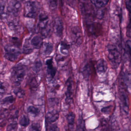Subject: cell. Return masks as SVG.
Masks as SVG:
<instances>
[{
    "mask_svg": "<svg viewBox=\"0 0 131 131\" xmlns=\"http://www.w3.org/2000/svg\"><path fill=\"white\" fill-rule=\"evenodd\" d=\"M75 115L72 112H70L67 116V119L68 123L70 125H73L74 124Z\"/></svg>",
    "mask_w": 131,
    "mask_h": 131,
    "instance_id": "cell-21",
    "label": "cell"
},
{
    "mask_svg": "<svg viewBox=\"0 0 131 131\" xmlns=\"http://www.w3.org/2000/svg\"><path fill=\"white\" fill-rule=\"evenodd\" d=\"M119 98L125 110L127 111L129 105L128 97L127 94L124 90L123 88L120 90Z\"/></svg>",
    "mask_w": 131,
    "mask_h": 131,
    "instance_id": "cell-8",
    "label": "cell"
},
{
    "mask_svg": "<svg viewBox=\"0 0 131 131\" xmlns=\"http://www.w3.org/2000/svg\"><path fill=\"white\" fill-rule=\"evenodd\" d=\"M129 22L127 27V34L128 36H131V14H129Z\"/></svg>",
    "mask_w": 131,
    "mask_h": 131,
    "instance_id": "cell-26",
    "label": "cell"
},
{
    "mask_svg": "<svg viewBox=\"0 0 131 131\" xmlns=\"http://www.w3.org/2000/svg\"><path fill=\"white\" fill-rule=\"evenodd\" d=\"M33 49L31 47L29 43H25L23 48V52L25 54H28L32 52Z\"/></svg>",
    "mask_w": 131,
    "mask_h": 131,
    "instance_id": "cell-24",
    "label": "cell"
},
{
    "mask_svg": "<svg viewBox=\"0 0 131 131\" xmlns=\"http://www.w3.org/2000/svg\"><path fill=\"white\" fill-rule=\"evenodd\" d=\"M123 84L128 87L131 86V75L128 73H124L122 76Z\"/></svg>",
    "mask_w": 131,
    "mask_h": 131,
    "instance_id": "cell-15",
    "label": "cell"
},
{
    "mask_svg": "<svg viewBox=\"0 0 131 131\" xmlns=\"http://www.w3.org/2000/svg\"><path fill=\"white\" fill-rule=\"evenodd\" d=\"M48 18L45 14H41L38 17V27L40 31L44 35L45 32L48 31Z\"/></svg>",
    "mask_w": 131,
    "mask_h": 131,
    "instance_id": "cell-5",
    "label": "cell"
},
{
    "mask_svg": "<svg viewBox=\"0 0 131 131\" xmlns=\"http://www.w3.org/2000/svg\"><path fill=\"white\" fill-rule=\"evenodd\" d=\"M69 48V45L66 43H62L61 45V49L63 51H68Z\"/></svg>",
    "mask_w": 131,
    "mask_h": 131,
    "instance_id": "cell-32",
    "label": "cell"
},
{
    "mask_svg": "<svg viewBox=\"0 0 131 131\" xmlns=\"http://www.w3.org/2000/svg\"><path fill=\"white\" fill-rule=\"evenodd\" d=\"M5 57L6 59L10 61H16L20 56V51L18 48L15 46L12 45L5 46Z\"/></svg>",
    "mask_w": 131,
    "mask_h": 131,
    "instance_id": "cell-2",
    "label": "cell"
},
{
    "mask_svg": "<svg viewBox=\"0 0 131 131\" xmlns=\"http://www.w3.org/2000/svg\"><path fill=\"white\" fill-rule=\"evenodd\" d=\"M67 86V91L66 92V102L69 103L72 100V81L71 78H69L66 82Z\"/></svg>",
    "mask_w": 131,
    "mask_h": 131,
    "instance_id": "cell-9",
    "label": "cell"
},
{
    "mask_svg": "<svg viewBox=\"0 0 131 131\" xmlns=\"http://www.w3.org/2000/svg\"><path fill=\"white\" fill-rule=\"evenodd\" d=\"M28 112L35 116H37L40 113V110L38 108L34 106H30L27 109Z\"/></svg>",
    "mask_w": 131,
    "mask_h": 131,
    "instance_id": "cell-22",
    "label": "cell"
},
{
    "mask_svg": "<svg viewBox=\"0 0 131 131\" xmlns=\"http://www.w3.org/2000/svg\"><path fill=\"white\" fill-rule=\"evenodd\" d=\"M21 7V4L18 1H11L8 3V11L15 15H17Z\"/></svg>",
    "mask_w": 131,
    "mask_h": 131,
    "instance_id": "cell-7",
    "label": "cell"
},
{
    "mask_svg": "<svg viewBox=\"0 0 131 131\" xmlns=\"http://www.w3.org/2000/svg\"><path fill=\"white\" fill-rule=\"evenodd\" d=\"M47 66V74L48 80H51L54 78L56 73L57 69L54 67L53 65L52 59H49L47 60L46 62Z\"/></svg>",
    "mask_w": 131,
    "mask_h": 131,
    "instance_id": "cell-6",
    "label": "cell"
},
{
    "mask_svg": "<svg viewBox=\"0 0 131 131\" xmlns=\"http://www.w3.org/2000/svg\"><path fill=\"white\" fill-rule=\"evenodd\" d=\"M112 108V106H108V107L103 108L102 109V112L105 114H108L111 112Z\"/></svg>",
    "mask_w": 131,
    "mask_h": 131,
    "instance_id": "cell-29",
    "label": "cell"
},
{
    "mask_svg": "<svg viewBox=\"0 0 131 131\" xmlns=\"http://www.w3.org/2000/svg\"><path fill=\"white\" fill-rule=\"evenodd\" d=\"M31 44L34 48L38 49L42 46L43 44V38L40 36L36 35L31 39Z\"/></svg>",
    "mask_w": 131,
    "mask_h": 131,
    "instance_id": "cell-13",
    "label": "cell"
},
{
    "mask_svg": "<svg viewBox=\"0 0 131 131\" xmlns=\"http://www.w3.org/2000/svg\"><path fill=\"white\" fill-rule=\"evenodd\" d=\"M108 57L112 67L117 68L121 62V55L119 51L114 46H108Z\"/></svg>",
    "mask_w": 131,
    "mask_h": 131,
    "instance_id": "cell-1",
    "label": "cell"
},
{
    "mask_svg": "<svg viewBox=\"0 0 131 131\" xmlns=\"http://www.w3.org/2000/svg\"><path fill=\"white\" fill-rule=\"evenodd\" d=\"M54 28L58 36H61L63 30V25L60 18H57L56 19L54 22Z\"/></svg>",
    "mask_w": 131,
    "mask_h": 131,
    "instance_id": "cell-11",
    "label": "cell"
},
{
    "mask_svg": "<svg viewBox=\"0 0 131 131\" xmlns=\"http://www.w3.org/2000/svg\"><path fill=\"white\" fill-rule=\"evenodd\" d=\"M76 131H85L84 121L82 118H80L79 119Z\"/></svg>",
    "mask_w": 131,
    "mask_h": 131,
    "instance_id": "cell-17",
    "label": "cell"
},
{
    "mask_svg": "<svg viewBox=\"0 0 131 131\" xmlns=\"http://www.w3.org/2000/svg\"><path fill=\"white\" fill-rule=\"evenodd\" d=\"M5 7L4 3L0 2V19L6 18L7 17V14L4 12Z\"/></svg>",
    "mask_w": 131,
    "mask_h": 131,
    "instance_id": "cell-23",
    "label": "cell"
},
{
    "mask_svg": "<svg viewBox=\"0 0 131 131\" xmlns=\"http://www.w3.org/2000/svg\"><path fill=\"white\" fill-rule=\"evenodd\" d=\"M14 98L13 96H10L9 97H7L5 98L4 99H3L2 100V104H7V103H10L12 104L14 102Z\"/></svg>",
    "mask_w": 131,
    "mask_h": 131,
    "instance_id": "cell-25",
    "label": "cell"
},
{
    "mask_svg": "<svg viewBox=\"0 0 131 131\" xmlns=\"http://www.w3.org/2000/svg\"><path fill=\"white\" fill-rule=\"evenodd\" d=\"M125 54L128 56L129 58L131 56V41H127L125 43Z\"/></svg>",
    "mask_w": 131,
    "mask_h": 131,
    "instance_id": "cell-19",
    "label": "cell"
},
{
    "mask_svg": "<svg viewBox=\"0 0 131 131\" xmlns=\"http://www.w3.org/2000/svg\"><path fill=\"white\" fill-rule=\"evenodd\" d=\"M92 4L97 8H101L106 6L108 3V1H92Z\"/></svg>",
    "mask_w": 131,
    "mask_h": 131,
    "instance_id": "cell-16",
    "label": "cell"
},
{
    "mask_svg": "<svg viewBox=\"0 0 131 131\" xmlns=\"http://www.w3.org/2000/svg\"><path fill=\"white\" fill-rule=\"evenodd\" d=\"M60 116L59 113L56 110H53L48 112L47 115V119L50 123L54 122L58 119Z\"/></svg>",
    "mask_w": 131,
    "mask_h": 131,
    "instance_id": "cell-14",
    "label": "cell"
},
{
    "mask_svg": "<svg viewBox=\"0 0 131 131\" xmlns=\"http://www.w3.org/2000/svg\"><path fill=\"white\" fill-rule=\"evenodd\" d=\"M126 8L128 10L129 14H131V1H125Z\"/></svg>",
    "mask_w": 131,
    "mask_h": 131,
    "instance_id": "cell-30",
    "label": "cell"
},
{
    "mask_svg": "<svg viewBox=\"0 0 131 131\" xmlns=\"http://www.w3.org/2000/svg\"><path fill=\"white\" fill-rule=\"evenodd\" d=\"M130 65L131 66V56L130 57Z\"/></svg>",
    "mask_w": 131,
    "mask_h": 131,
    "instance_id": "cell-34",
    "label": "cell"
},
{
    "mask_svg": "<svg viewBox=\"0 0 131 131\" xmlns=\"http://www.w3.org/2000/svg\"><path fill=\"white\" fill-rule=\"evenodd\" d=\"M25 75V69L21 65L16 66L12 68L11 77L12 80L15 84H20L23 81Z\"/></svg>",
    "mask_w": 131,
    "mask_h": 131,
    "instance_id": "cell-3",
    "label": "cell"
},
{
    "mask_svg": "<svg viewBox=\"0 0 131 131\" xmlns=\"http://www.w3.org/2000/svg\"><path fill=\"white\" fill-rule=\"evenodd\" d=\"M49 131H60V130L57 126L54 125L51 127Z\"/></svg>",
    "mask_w": 131,
    "mask_h": 131,
    "instance_id": "cell-33",
    "label": "cell"
},
{
    "mask_svg": "<svg viewBox=\"0 0 131 131\" xmlns=\"http://www.w3.org/2000/svg\"><path fill=\"white\" fill-rule=\"evenodd\" d=\"M41 52L45 55L50 54L53 50V46L51 43L45 42L41 46Z\"/></svg>",
    "mask_w": 131,
    "mask_h": 131,
    "instance_id": "cell-10",
    "label": "cell"
},
{
    "mask_svg": "<svg viewBox=\"0 0 131 131\" xmlns=\"http://www.w3.org/2000/svg\"><path fill=\"white\" fill-rule=\"evenodd\" d=\"M15 94L19 98H21L25 95V92L24 90L19 89L16 90L15 92Z\"/></svg>",
    "mask_w": 131,
    "mask_h": 131,
    "instance_id": "cell-27",
    "label": "cell"
},
{
    "mask_svg": "<svg viewBox=\"0 0 131 131\" xmlns=\"http://www.w3.org/2000/svg\"><path fill=\"white\" fill-rule=\"evenodd\" d=\"M41 125L38 123L32 124L29 128V131H41Z\"/></svg>",
    "mask_w": 131,
    "mask_h": 131,
    "instance_id": "cell-20",
    "label": "cell"
},
{
    "mask_svg": "<svg viewBox=\"0 0 131 131\" xmlns=\"http://www.w3.org/2000/svg\"><path fill=\"white\" fill-rule=\"evenodd\" d=\"M37 7L34 2L28 1L25 5L24 16L27 17L35 18L37 15Z\"/></svg>",
    "mask_w": 131,
    "mask_h": 131,
    "instance_id": "cell-4",
    "label": "cell"
},
{
    "mask_svg": "<svg viewBox=\"0 0 131 131\" xmlns=\"http://www.w3.org/2000/svg\"><path fill=\"white\" fill-rule=\"evenodd\" d=\"M107 69V64L104 59H101L96 64V70L99 73L105 72Z\"/></svg>",
    "mask_w": 131,
    "mask_h": 131,
    "instance_id": "cell-12",
    "label": "cell"
},
{
    "mask_svg": "<svg viewBox=\"0 0 131 131\" xmlns=\"http://www.w3.org/2000/svg\"><path fill=\"white\" fill-rule=\"evenodd\" d=\"M41 63L40 62H37L34 65V70L35 71H36V72H38V71L39 70V69L41 67Z\"/></svg>",
    "mask_w": 131,
    "mask_h": 131,
    "instance_id": "cell-28",
    "label": "cell"
},
{
    "mask_svg": "<svg viewBox=\"0 0 131 131\" xmlns=\"http://www.w3.org/2000/svg\"><path fill=\"white\" fill-rule=\"evenodd\" d=\"M19 124L23 127H27L30 124L29 118L25 115H23L20 119Z\"/></svg>",
    "mask_w": 131,
    "mask_h": 131,
    "instance_id": "cell-18",
    "label": "cell"
},
{
    "mask_svg": "<svg viewBox=\"0 0 131 131\" xmlns=\"http://www.w3.org/2000/svg\"><path fill=\"white\" fill-rule=\"evenodd\" d=\"M5 91V88L4 86L3 85L2 82L0 80V94H4Z\"/></svg>",
    "mask_w": 131,
    "mask_h": 131,
    "instance_id": "cell-31",
    "label": "cell"
}]
</instances>
